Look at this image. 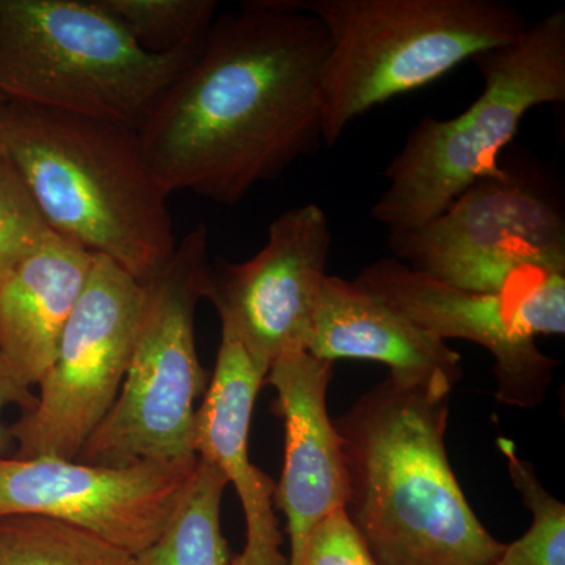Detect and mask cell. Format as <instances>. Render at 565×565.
<instances>
[{
    "instance_id": "obj_12",
    "label": "cell",
    "mask_w": 565,
    "mask_h": 565,
    "mask_svg": "<svg viewBox=\"0 0 565 565\" xmlns=\"http://www.w3.org/2000/svg\"><path fill=\"white\" fill-rule=\"evenodd\" d=\"M353 281L438 340L486 348L494 359L500 403L533 408L544 401L557 362L539 351L516 311V294L526 285L505 296L463 291L393 256L364 267Z\"/></svg>"
},
{
    "instance_id": "obj_24",
    "label": "cell",
    "mask_w": 565,
    "mask_h": 565,
    "mask_svg": "<svg viewBox=\"0 0 565 565\" xmlns=\"http://www.w3.org/2000/svg\"><path fill=\"white\" fill-rule=\"evenodd\" d=\"M2 99H3L2 96H0V102H2Z\"/></svg>"
},
{
    "instance_id": "obj_11",
    "label": "cell",
    "mask_w": 565,
    "mask_h": 565,
    "mask_svg": "<svg viewBox=\"0 0 565 565\" xmlns=\"http://www.w3.org/2000/svg\"><path fill=\"white\" fill-rule=\"evenodd\" d=\"M330 248L326 211L307 203L274 218L266 244L248 262L212 264L206 299L264 377L282 353L307 351Z\"/></svg>"
},
{
    "instance_id": "obj_6",
    "label": "cell",
    "mask_w": 565,
    "mask_h": 565,
    "mask_svg": "<svg viewBox=\"0 0 565 565\" xmlns=\"http://www.w3.org/2000/svg\"><path fill=\"white\" fill-rule=\"evenodd\" d=\"M202 47L141 50L96 0H0V96L139 131Z\"/></svg>"
},
{
    "instance_id": "obj_19",
    "label": "cell",
    "mask_w": 565,
    "mask_h": 565,
    "mask_svg": "<svg viewBox=\"0 0 565 565\" xmlns=\"http://www.w3.org/2000/svg\"><path fill=\"white\" fill-rule=\"evenodd\" d=\"M141 50L152 54L203 44L218 13L215 0H96Z\"/></svg>"
},
{
    "instance_id": "obj_10",
    "label": "cell",
    "mask_w": 565,
    "mask_h": 565,
    "mask_svg": "<svg viewBox=\"0 0 565 565\" xmlns=\"http://www.w3.org/2000/svg\"><path fill=\"white\" fill-rule=\"evenodd\" d=\"M196 463L199 457L125 467L0 457V516L57 520L137 556L169 526Z\"/></svg>"
},
{
    "instance_id": "obj_8",
    "label": "cell",
    "mask_w": 565,
    "mask_h": 565,
    "mask_svg": "<svg viewBox=\"0 0 565 565\" xmlns=\"http://www.w3.org/2000/svg\"><path fill=\"white\" fill-rule=\"evenodd\" d=\"M393 258L416 273L478 294L505 296L548 273H565L559 182L531 156L501 158L437 218L388 236Z\"/></svg>"
},
{
    "instance_id": "obj_2",
    "label": "cell",
    "mask_w": 565,
    "mask_h": 565,
    "mask_svg": "<svg viewBox=\"0 0 565 565\" xmlns=\"http://www.w3.org/2000/svg\"><path fill=\"white\" fill-rule=\"evenodd\" d=\"M448 415L449 396L388 377L334 422L344 512L379 565H492L503 553L449 462Z\"/></svg>"
},
{
    "instance_id": "obj_21",
    "label": "cell",
    "mask_w": 565,
    "mask_h": 565,
    "mask_svg": "<svg viewBox=\"0 0 565 565\" xmlns=\"http://www.w3.org/2000/svg\"><path fill=\"white\" fill-rule=\"evenodd\" d=\"M52 233L28 185L0 154V281Z\"/></svg>"
},
{
    "instance_id": "obj_5",
    "label": "cell",
    "mask_w": 565,
    "mask_h": 565,
    "mask_svg": "<svg viewBox=\"0 0 565 565\" xmlns=\"http://www.w3.org/2000/svg\"><path fill=\"white\" fill-rule=\"evenodd\" d=\"M473 62L484 82L481 95L455 118H423L384 170L388 188L371 217L390 234L414 232L444 214L471 184L500 170L527 111L565 102V11Z\"/></svg>"
},
{
    "instance_id": "obj_4",
    "label": "cell",
    "mask_w": 565,
    "mask_h": 565,
    "mask_svg": "<svg viewBox=\"0 0 565 565\" xmlns=\"http://www.w3.org/2000/svg\"><path fill=\"white\" fill-rule=\"evenodd\" d=\"M329 39L319 79L323 147L352 121L526 31L501 0H300Z\"/></svg>"
},
{
    "instance_id": "obj_9",
    "label": "cell",
    "mask_w": 565,
    "mask_h": 565,
    "mask_svg": "<svg viewBox=\"0 0 565 565\" xmlns=\"http://www.w3.org/2000/svg\"><path fill=\"white\" fill-rule=\"evenodd\" d=\"M145 299V285L95 255L35 405L9 427L17 459L77 460L120 393Z\"/></svg>"
},
{
    "instance_id": "obj_1",
    "label": "cell",
    "mask_w": 565,
    "mask_h": 565,
    "mask_svg": "<svg viewBox=\"0 0 565 565\" xmlns=\"http://www.w3.org/2000/svg\"><path fill=\"white\" fill-rule=\"evenodd\" d=\"M329 52L300 0L217 14L202 51L139 129L163 188L236 206L323 147L319 79Z\"/></svg>"
},
{
    "instance_id": "obj_18",
    "label": "cell",
    "mask_w": 565,
    "mask_h": 565,
    "mask_svg": "<svg viewBox=\"0 0 565 565\" xmlns=\"http://www.w3.org/2000/svg\"><path fill=\"white\" fill-rule=\"evenodd\" d=\"M134 556L79 527L35 515L0 516V565H132Z\"/></svg>"
},
{
    "instance_id": "obj_23",
    "label": "cell",
    "mask_w": 565,
    "mask_h": 565,
    "mask_svg": "<svg viewBox=\"0 0 565 565\" xmlns=\"http://www.w3.org/2000/svg\"><path fill=\"white\" fill-rule=\"evenodd\" d=\"M36 396L32 390L25 388L20 384L10 367L7 366L6 360L0 355V457L9 448L11 440L9 427L2 424V414L9 405H18L22 412L31 411L35 405Z\"/></svg>"
},
{
    "instance_id": "obj_17",
    "label": "cell",
    "mask_w": 565,
    "mask_h": 565,
    "mask_svg": "<svg viewBox=\"0 0 565 565\" xmlns=\"http://www.w3.org/2000/svg\"><path fill=\"white\" fill-rule=\"evenodd\" d=\"M228 481L210 460L199 457L180 508L161 537L134 556L132 565H230L222 533V500Z\"/></svg>"
},
{
    "instance_id": "obj_13",
    "label": "cell",
    "mask_w": 565,
    "mask_h": 565,
    "mask_svg": "<svg viewBox=\"0 0 565 565\" xmlns=\"http://www.w3.org/2000/svg\"><path fill=\"white\" fill-rule=\"evenodd\" d=\"M333 363L308 351H289L275 360L264 384L277 390L275 411L285 422V467L275 505L286 516L288 565H300L311 531L344 509L348 471L343 445L327 412Z\"/></svg>"
},
{
    "instance_id": "obj_20",
    "label": "cell",
    "mask_w": 565,
    "mask_h": 565,
    "mask_svg": "<svg viewBox=\"0 0 565 565\" xmlns=\"http://www.w3.org/2000/svg\"><path fill=\"white\" fill-rule=\"evenodd\" d=\"M498 445L508 460L512 484L533 514V522L519 541L504 545L503 553L492 565H565L563 501L545 489L533 465L516 456L512 441L501 438Z\"/></svg>"
},
{
    "instance_id": "obj_22",
    "label": "cell",
    "mask_w": 565,
    "mask_h": 565,
    "mask_svg": "<svg viewBox=\"0 0 565 565\" xmlns=\"http://www.w3.org/2000/svg\"><path fill=\"white\" fill-rule=\"evenodd\" d=\"M300 565H379L344 509L326 516L311 531Z\"/></svg>"
},
{
    "instance_id": "obj_3",
    "label": "cell",
    "mask_w": 565,
    "mask_h": 565,
    "mask_svg": "<svg viewBox=\"0 0 565 565\" xmlns=\"http://www.w3.org/2000/svg\"><path fill=\"white\" fill-rule=\"evenodd\" d=\"M0 154L52 232L147 285L177 252L169 196L139 132L85 115L0 102Z\"/></svg>"
},
{
    "instance_id": "obj_7",
    "label": "cell",
    "mask_w": 565,
    "mask_h": 565,
    "mask_svg": "<svg viewBox=\"0 0 565 565\" xmlns=\"http://www.w3.org/2000/svg\"><path fill=\"white\" fill-rule=\"evenodd\" d=\"M210 233L200 223L172 262L145 285L143 313L117 401L77 460L125 467L137 462L196 459V401L210 377L200 363L195 313L210 288Z\"/></svg>"
},
{
    "instance_id": "obj_14",
    "label": "cell",
    "mask_w": 565,
    "mask_h": 565,
    "mask_svg": "<svg viewBox=\"0 0 565 565\" xmlns=\"http://www.w3.org/2000/svg\"><path fill=\"white\" fill-rule=\"evenodd\" d=\"M263 384L243 341L222 322L217 363L193 423V449L222 471L243 504L245 545L230 565H288L275 514L277 484L248 455L253 407Z\"/></svg>"
},
{
    "instance_id": "obj_16",
    "label": "cell",
    "mask_w": 565,
    "mask_h": 565,
    "mask_svg": "<svg viewBox=\"0 0 565 565\" xmlns=\"http://www.w3.org/2000/svg\"><path fill=\"white\" fill-rule=\"evenodd\" d=\"M95 263V255L52 233L0 281V355L25 388L50 370Z\"/></svg>"
},
{
    "instance_id": "obj_15",
    "label": "cell",
    "mask_w": 565,
    "mask_h": 565,
    "mask_svg": "<svg viewBox=\"0 0 565 565\" xmlns=\"http://www.w3.org/2000/svg\"><path fill=\"white\" fill-rule=\"evenodd\" d=\"M308 352L316 359L385 364L396 384L449 396L462 379V356L445 341L355 281L329 275L316 308Z\"/></svg>"
}]
</instances>
